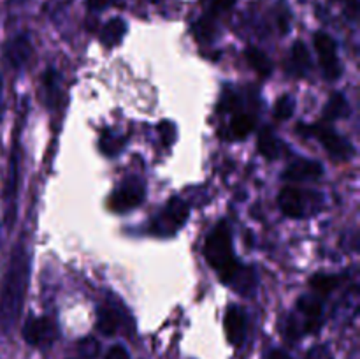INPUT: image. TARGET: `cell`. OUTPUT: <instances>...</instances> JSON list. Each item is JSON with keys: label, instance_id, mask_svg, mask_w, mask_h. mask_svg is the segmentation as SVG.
<instances>
[{"label": "cell", "instance_id": "cell-1", "mask_svg": "<svg viewBox=\"0 0 360 359\" xmlns=\"http://www.w3.org/2000/svg\"><path fill=\"white\" fill-rule=\"evenodd\" d=\"M204 257L218 273L220 280L229 287L236 289L241 296H253L257 291V273L252 266H245L236 257L232 246V231L225 220L213 227L204 243Z\"/></svg>", "mask_w": 360, "mask_h": 359}, {"label": "cell", "instance_id": "cell-2", "mask_svg": "<svg viewBox=\"0 0 360 359\" xmlns=\"http://www.w3.org/2000/svg\"><path fill=\"white\" fill-rule=\"evenodd\" d=\"M30 282V252L23 234L14 245L0 282V333L9 334L23 312Z\"/></svg>", "mask_w": 360, "mask_h": 359}, {"label": "cell", "instance_id": "cell-3", "mask_svg": "<svg viewBox=\"0 0 360 359\" xmlns=\"http://www.w3.org/2000/svg\"><path fill=\"white\" fill-rule=\"evenodd\" d=\"M323 203H326V199H323L322 192L295 189V187H285V189H281L280 196H278L280 210L287 217L297 218V220L320 213Z\"/></svg>", "mask_w": 360, "mask_h": 359}, {"label": "cell", "instance_id": "cell-4", "mask_svg": "<svg viewBox=\"0 0 360 359\" xmlns=\"http://www.w3.org/2000/svg\"><path fill=\"white\" fill-rule=\"evenodd\" d=\"M323 303L319 294H302L297 299V315H292L287 322V336L299 338L306 333H315L322 326Z\"/></svg>", "mask_w": 360, "mask_h": 359}, {"label": "cell", "instance_id": "cell-5", "mask_svg": "<svg viewBox=\"0 0 360 359\" xmlns=\"http://www.w3.org/2000/svg\"><path fill=\"white\" fill-rule=\"evenodd\" d=\"M190 217L188 203L181 197L174 196L160 208L157 215L150 220V232L160 238H171L174 236L183 225L186 224Z\"/></svg>", "mask_w": 360, "mask_h": 359}, {"label": "cell", "instance_id": "cell-6", "mask_svg": "<svg viewBox=\"0 0 360 359\" xmlns=\"http://www.w3.org/2000/svg\"><path fill=\"white\" fill-rule=\"evenodd\" d=\"M146 197V185L139 176H127L109 197V208L118 213L134 210Z\"/></svg>", "mask_w": 360, "mask_h": 359}, {"label": "cell", "instance_id": "cell-7", "mask_svg": "<svg viewBox=\"0 0 360 359\" xmlns=\"http://www.w3.org/2000/svg\"><path fill=\"white\" fill-rule=\"evenodd\" d=\"M304 132L313 134L320 143L323 144L330 157L338 158V160H350L355 155V148L352 146L350 141L345 139L343 136L336 132L333 127L323 125V123H316V125L304 127Z\"/></svg>", "mask_w": 360, "mask_h": 359}, {"label": "cell", "instance_id": "cell-8", "mask_svg": "<svg viewBox=\"0 0 360 359\" xmlns=\"http://www.w3.org/2000/svg\"><path fill=\"white\" fill-rule=\"evenodd\" d=\"M313 41H315V48L316 53H319L323 76L329 81H336L343 74V67H341L340 56H338L336 41L329 34H326V32H316Z\"/></svg>", "mask_w": 360, "mask_h": 359}, {"label": "cell", "instance_id": "cell-9", "mask_svg": "<svg viewBox=\"0 0 360 359\" xmlns=\"http://www.w3.org/2000/svg\"><path fill=\"white\" fill-rule=\"evenodd\" d=\"M58 327L49 317H30L23 326V338L28 345L37 348H48L55 344Z\"/></svg>", "mask_w": 360, "mask_h": 359}, {"label": "cell", "instance_id": "cell-10", "mask_svg": "<svg viewBox=\"0 0 360 359\" xmlns=\"http://www.w3.org/2000/svg\"><path fill=\"white\" fill-rule=\"evenodd\" d=\"M18 180H20V150L14 143L9 158V175H7L6 190H4V204H6V220L13 224L16 217V197H18Z\"/></svg>", "mask_w": 360, "mask_h": 359}, {"label": "cell", "instance_id": "cell-11", "mask_svg": "<svg viewBox=\"0 0 360 359\" xmlns=\"http://www.w3.org/2000/svg\"><path fill=\"white\" fill-rule=\"evenodd\" d=\"M34 55V48L27 34H20L4 44V60L14 70H21Z\"/></svg>", "mask_w": 360, "mask_h": 359}, {"label": "cell", "instance_id": "cell-12", "mask_svg": "<svg viewBox=\"0 0 360 359\" xmlns=\"http://www.w3.org/2000/svg\"><path fill=\"white\" fill-rule=\"evenodd\" d=\"M224 327L227 340L234 347H241L246 338V327H248V317H246L245 310L238 305L229 306L227 312H225Z\"/></svg>", "mask_w": 360, "mask_h": 359}, {"label": "cell", "instance_id": "cell-13", "mask_svg": "<svg viewBox=\"0 0 360 359\" xmlns=\"http://www.w3.org/2000/svg\"><path fill=\"white\" fill-rule=\"evenodd\" d=\"M320 176H323V165L309 158H297L283 172V180H292V182L319 180Z\"/></svg>", "mask_w": 360, "mask_h": 359}, {"label": "cell", "instance_id": "cell-14", "mask_svg": "<svg viewBox=\"0 0 360 359\" xmlns=\"http://www.w3.org/2000/svg\"><path fill=\"white\" fill-rule=\"evenodd\" d=\"M122 326V310L112 306L111 303H104L97 308V329L105 336H112L118 333Z\"/></svg>", "mask_w": 360, "mask_h": 359}, {"label": "cell", "instance_id": "cell-15", "mask_svg": "<svg viewBox=\"0 0 360 359\" xmlns=\"http://www.w3.org/2000/svg\"><path fill=\"white\" fill-rule=\"evenodd\" d=\"M309 69H311V58H309L308 48L304 46V42L295 41L292 46L290 51V60H288V70H290L294 76H308Z\"/></svg>", "mask_w": 360, "mask_h": 359}, {"label": "cell", "instance_id": "cell-16", "mask_svg": "<svg viewBox=\"0 0 360 359\" xmlns=\"http://www.w3.org/2000/svg\"><path fill=\"white\" fill-rule=\"evenodd\" d=\"M127 34V23L122 18H112L111 21L104 25L101 32V41L102 44L108 46V48H115L120 42L123 41Z\"/></svg>", "mask_w": 360, "mask_h": 359}, {"label": "cell", "instance_id": "cell-17", "mask_svg": "<svg viewBox=\"0 0 360 359\" xmlns=\"http://www.w3.org/2000/svg\"><path fill=\"white\" fill-rule=\"evenodd\" d=\"M281 150H283V143L278 139V136L269 127H266L259 136V151L269 160H276L281 157Z\"/></svg>", "mask_w": 360, "mask_h": 359}, {"label": "cell", "instance_id": "cell-18", "mask_svg": "<svg viewBox=\"0 0 360 359\" xmlns=\"http://www.w3.org/2000/svg\"><path fill=\"white\" fill-rule=\"evenodd\" d=\"M348 113H350V109H348V101L345 99V95L340 94V92L330 94L329 101H327L326 108H323V120L336 122V120L348 116Z\"/></svg>", "mask_w": 360, "mask_h": 359}, {"label": "cell", "instance_id": "cell-19", "mask_svg": "<svg viewBox=\"0 0 360 359\" xmlns=\"http://www.w3.org/2000/svg\"><path fill=\"white\" fill-rule=\"evenodd\" d=\"M255 129V116L250 113H236L229 125V134L234 139H243Z\"/></svg>", "mask_w": 360, "mask_h": 359}, {"label": "cell", "instance_id": "cell-20", "mask_svg": "<svg viewBox=\"0 0 360 359\" xmlns=\"http://www.w3.org/2000/svg\"><path fill=\"white\" fill-rule=\"evenodd\" d=\"M246 60H248L250 65L253 67V70H255L260 77H267L273 73V62H271V58L262 51V49L250 46V48L246 49Z\"/></svg>", "mask_w": 360, "mask_h": 359}, {"label": "cell", "instance_id": "cell-21", "mask_svg": "<svg viewBox=\"0 0 360 359\" xmlns=\"http://www.w3.org/2000/svg\"><path fill=\"white\" fill-rule=\"evenodd\" d=\"M123 144H125V139H123V136H120V134H115L112 130H104V134H102L98 146H101L102 153H104V155L115 157L118 151H122Z\"/></svg>", "mask_w": 360, "mask_h": 359}, {"label": "cell", "instance_id": "cell-22", "mask_svg": "<svg viewBox=\"0 0 360 359\" xmlns=\"http://www.w3.org/2000/svg\"><path fill=\"white\" fill-rule=\"evenodd\" d=\"M294 109H295L294 95L285 94L281 95V97L276 101V104H274L273 115L278 122H285V120H288L292 115H294Z\"/></svg>", "mask_w": 360, "mask_h": 359}, {"label": "cell", "instance_id": "cell-23", "mask_svg": "<svg viewBox=\"0 0 360 359\" xmlns=\"http://www.w3.org/2000/svg\"><path fill=\"white\" fill-rule=\"evenodd\" d=\"M338 284H340V278L336 275H315L311 278V287L315 289V294L327 296L338 287Z\"/></svg>", "mask_w": 360, "mask_h": 359}, {"label": "cell", "instance_id": "cell-24", "mask_svg": "<svg viewBox=\"0 0 360 359\" xmlns=\"http://www.w3.org/2000/svg\"><path fill=\"white\" fill-rule=\"evenodd\" d=\"M214 32H217V28H214L213 16L202 18V20L195 25V34L200 41H207V42L213 41Z\"/></svg>", "mask_w": 360, "mask_h": 359}, {"label": "cell", "instance_id": "cell-25", "mask_svg": "<svg viewBox=\"0 0 360 359\" xmlns=\"http://www.w3.org/2000/svg\"><path fill=\"white\" fill-rule=\"evenodd\" d=\"M158 134H160V139L165 146H172L178 136V129L172 122H160L158 123Z\"/></svg>", "mask_w": 360, "mask_h": 359}, {"label": "cell", "instance_id": "cell-26", "mask_svg": "<svg viewBox=\"0 0 360 359\" xmlns=\"http://www.w3.org/2000/svg\"><path fill=\"white\" fill-rule=\"evenodd\" d=\"M77 351L84 359H95L98 355V341L95 338L86 336L77 344Z\"/></svg>", "mask_w": 360, "mask_h": 359}, {"label": "cell", "instance_id": "cell-27", "mask_svg": "<svg viewBox=\"0 0 360 359\" xmlns=\"http://www.w3.org/2000/svg\"><path fill=\"white\" fill-rule=\"evenodd\" d=\"M234 4H236V0H211L210 16H217V14L232 9V7H234Z\"/></svg>", "mask_w": 360, "mask_h": 359}, {"label": "cell", "instance_id": "cell-28", "mask_svg": "<svg viewBox=\"0 0 360 359\" xmlns=\"http://www.w3.org/2000/svg\"><path fill=\"white\" fill-rule=\"evenodd\" d=\"M306 359H334V358L326 345H316V347H313L311 351L308 352Z\"/></svg>", "mask_w": 360, "mask_h": 359}, {"label": "cell", "instance_id": "cell-29", "mask_svg": "<svg viewBox=\"0 0 360 359\" xmlns=\"http://www.w3.org/2000/svg\"><path fill=\"white\" fill-rule=\"evenodd\" d=\"M105 359H130V355L123 345H112L105 354Z\"/></svg>", "mask_w": 360, "mask_h": 359}, {"label": "cell", "instance_id": "cell-30", "mask_svg": "<svg viewBox=\"0 0 360 359\" xmlns=\"http://www.w3.org/2000/svg\"><path fill=\"white\" fill-rule=\"evenodd\" d=\"M116 2H118V0H86L88 9H91V11H102Z\"/></svg>", "mask_w": 360, "mask_h": 359}, {"label": "cell", "instance_id": "cell-31", "mask_svg": "<svg viewBox=\"0 0 360 359\" xmlns=\"http://www.w3.org/2000/svg\"><path fill=\"white\" fill-rule=\"evenodd\" d=\"M269 359H292L290 355L287 354L285 351H281V348H276V351H273L269 354Z\"/></svg>", "mask_w": 360, "mask_h": 359}, {"label": "cell", "instance_id": "cell-32", "mask_svg": "<svg viewBox=\"0 0 360 359\" xmlns=\"http://www.w3.org/2000/svg\"><path fill=\"white\" fill-rule=\"evenodd\" d=\"M0 115H2V77H0Z\"/></svg>", "mask_w": 360, "mask_h": 359}, {"label": "cell", "instance_id": "cell-33", "mask_svg": "<svg viewBox=\"0 0 360 359\" xmlns=\"http://www.w3.org/2000/svg\"><path fill=\"white\" fill-rule=\"evenodd\" d=\"M151 2H158V0H151Z\"/></svg>", "mask_w": 360, "mask_h": 359}]
</instances>
